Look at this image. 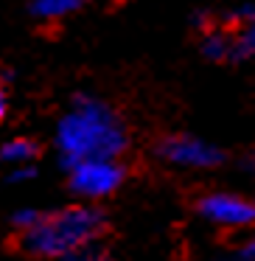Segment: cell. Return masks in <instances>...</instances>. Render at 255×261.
<instances>
[{
    "label": "cell",
    "mask_w": 255,
    "mask_h": 261,
    "mask_svg": "<svg viewBox=\"0 0 255 261\" xmlns=\"http://www.w3.org/2000/svg\"><path fill=\"white\" fill-rule=\"evenodd\" d=\"M126 146L129 132L124 121L101 98L76 96L56 124V149L65 169L81 160H118Z\"/></svg>",
    "instance_id": "1"
},
{
    "label": "cell",
    "mask_w": 255,
    "mask_h": 261,
    "mask_svg": "<svg viewBox=\"0 0 255 261\" xmlns=\"http://www.w3.org/2000/svg\"><path fill=\"white\" fill-rule=\"evenodd\" d=\"M107 227V216L96 205H68L53 214H42L31 230L20 233V247L40 258H65L93 247Z\"/></svg>",
    "instance_id": "2"
},
{
    "label": "cell",
    "mask_w": 255,
    "mask_h": 261,
    "mask_svg": "<svg viewBox=\"0 0 255 261\" xmlns=\"http://www.w3.org/2000/svg\"><path fill=\"white\" fill-rule=\"evenodd\" d=\"M68 186L76 197L84 199H104L121 188L126 180V169L121 160H81L68 169Z\"/></svg>",
    "instance_id": "3"
},
{
    "label": "cell",
    "mask_w": 255,
    "mask_h": 261,
    "mask_svg": "<svg viewBox=\"0 0 255 261\" xmlns=\"http://www.w3.org/2000/svg\"><path fill=\"white\" fill-rule=\"evenodd\" d=\"M157 154L171 166H182V169H216L227 160V154L210 141L188 132H174L165 135L157 143Z\"/></svg>",
    "instance_id": "4"
},
{
    "label": "cell",
    "mask_w": 255,
    "mask_h": 261,
    "mask_svg": "<svg viewBox=\"0 0 255 261\" xmlns=\"http://www.w3.org/2000/svg\"><path fill=\"white\" fill-rule=\"evenodd\" d=\"M199 216H205L208 222L221 227H249L255 225V202L236 194H224V191H213L199 197L196 202Z\"/></svg>",
    "instance_id": "5"
},
{
    "label": "cell",
    "mask_w": 255,
    "mask_h": 261,
    "mask_svg": "<svg viewBox=\"0 0 255 261\" xmlns=\"http://www.w3.org/2000/svg\"><path fill=\"white\" fill-rule=\"evenodd\" d=\"M87 0H29V14L40 23H56V20L76 14Z\"/></svg>",
    "instance_id": "6"
},
{
    "label": "cell",
    "mask_w": 255,
    "mask_h": 261,
    "mask_svg": "<svg viewBox=\"0 0 255 261\" xmlns=\"http://www.w3.org/2000/svg\"><path fill=\"white\" fill-rule=\"evenodd\" d=\"M230 48H233V31L227 29H208L202 34L199 51L210 62H230Z\"/></svg>",
    "instance_id": "7"
},
{
    "label": "cell",
    "mask_w": 255,
    "mask_h": 261,
    "mask_svg": "<svg viewBox=\"0 0 255 261\" xmlns=\"http://www.w3.org/2000/svg\"><path fill=\"white\" fill-rule=\"evenodd\" d=\"M37 154H40V146L31 138H12L0 146V160L12 166H29Z\"/></svg>",
    "instance_id": "8"
},
{
    "label": "cell",
    "mask_w": 255,
    "mask_h": 261,
    "mask_svg": "<svg viewBox=\"0 0 255 261\" xmlns=\"http://www.w3.org/2000/svg\"><path fill=\"white\" fill-rule=\"evenodd\" d=\"M244 59H255V20L233 31L230 62H244Z\"/></svg>",
    "instance_id": "9"
},
{
    "label": "cell",
    "mask_w": 255,
    "mask_h": 261,
    "mask_svg": "<svg viewBox=\"0 0 255 261\" xmlns=\"http://www.w3.org/2000/svg\"><path fill=\"white\" fill-rule=\"evenodd\" d=\"M40 211L37 208H20V211H14L12 214V227L14 230H20V233H25V230H31V227L40 222Z\"/></svg>",
    "instance_id": "10"
},
{
    "label": "cell",
    "mask_w": 255,
    "mask_h": 261,
    "mask_svg": "<svg viewBox=\"0 0 255 261\" xmlns=\"http://www.w3.org/2000/svg\"><path fill=\"white\" fill-rule=\"evenodd\" d=\"M62 261H112L104 250H98V247H84V250H79V253H70V255H65Z\"/></svg>",
    "instance_id": "11"
},
{
    "label": "cell",
    "mask_w": 255,
    "mask_h": 261,
    "mask_svg": "<svg viewBox=\"0 0 255 261\" xmlns=\"http://www.w3.org/2000/svg\"><path fill=\"white\" fill-rule=\"evenodd\" d=\"M37 177V169L34 166H14L12 174H9V182H29Z\"/></svg>",
    "instance_id": "12"
},
{
    "label": "cell",
    "mask_w": 255,
    "mask_h": 261,
    "mask_svg": "<svg viewBox=\"0 0 255 261\" xmlns=\"http://www.w3.org/2000/svg\"><path fill=\"white\" fill-rule=\"evenodd\" d=\"M238 261H255V236L241 244V250H238Z\"/></svg>",
    "instance_id": "13"
},
{
    "label": "cell",
    "mask_w": 255,
    "mask_h": 261,
    "mask_svg": "<svg viewBox=\"0 0 255 261\" xmlns=\"http://www.w3.org/2000/svg\"><path fill=\"white\" fill-rule=\"evenodd\" d=\"M6 110H9V101H6V90L0 87V121L6 118Z\"/></svg>",
    "instance_id": "14"
},
{
    "label": "cell",
    "mask_w": 255,
    "mask_h": 261,
    "mask_svg": "<svg viewBox=\"0 0 255 261\" xmlns=\"http://www.w3.org/2000/svg\"><path fill=\"white\" fill-rule=\"evenodd\" d=\"M244 169H249V171H255V149L247 154V160H244Z\"/></svg>",
    "instance_id": "15"
}]
</instances>
